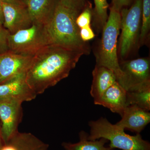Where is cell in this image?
Instances as JSON below:
<instances>
[{"instance_id": "1", "label": "cell", "mask_w": 150, "mask_h": 150, "mask_svg": "<svg viewBox=\"0 0 150 150\" xmlns=\"http://www.w3.org/2000/svg\"><path fill=\"white\" fill-rule=\"evenodd\" d=\"M83 55L79 51L47 45L33 57L25 81L36 95L41 94L67 78Z\"/></svg>"}, {"instance_id": "2", "label": "cell", "mask_w": 150, "mask_h": 150, "mask_svg": "<svg viewBox=\"0 0 150 150\" xmlns=\"http://www.w3.org/2000/svg\"><path fill=\"white\" fill-rule=\"evenodd\" d=\"M79 14L58 0L50 18L44 25L49 45L79 51L83 55L90 53L89 44L81 39L80 29L76 23Z\"/></svg>"}, {"instance_id": "3", "label": "cell", "mask_w": 150, "mask_h": 150, "mask_svg": "<svg viewBox=\"0 0 150 150\" xmlns=\"http://www.w3.org/2000/svg\"><path fill=\"white\" fill-rule=\"evenodd\" d=\"M120 11L110 7V13L102 30V36L94 50L96 65L107 67L115 73L117 81L123 77L118 55V39L121 30Z\"/></svg>"}, {"instance_id": "4", "label": "cell", "mask_w": 150, "mask_h": 150, "mask_svg": "<svg viewBox=\"0 0 150 150\" xmlns=\"http://www.w3.org/2000/svg\"><path fill=\"white\" fill-rule=\"evenodd\" d=\"M142 0H134L129 8L120 11L121 32L118 46L119 61L128 60L140 48Z\"/></svg>"}, {"instance_id": "5", "label": "cell", "mask_w": 150, "mask_h": 150, "mask_svg": "<svg viewBox=\"0 0 150 150\" xmlns=\"http://www.w3.org/2000/svg\"><path fill=\"white\" fill-rule=\"evenodd\" d=\"M90 135L88 139L94 141L104 139L110 142V148L123 150H150L149 142L143 140L139 134L130 136L124 130L110 123L106 118H101L89 123Z\"/></svg>"}, {"instance_id": "6", "label": "cell", "mask_w": 150, "mask_h": 150, "mask_svg": "<svg viewBox=\"0 0 150 150\" xmlns=\"http://www.w3.org/2000/svg\"><path fill=\"white\" fill-rule=\"evenodd\" d=\"M49 45L44 25L32 23L28 28L19 30L8 36L9 51L18 54L34 56Z\"/></svg>"}, {"instance_id": "7", "label": "cell", "mask_w": 150, "mask_h": 150, "mask_svg": "<svg viewBox=\"0 0 150 150\" xmlns=\"http://www.w3.org/2000/svg\"><path fill=\"white\" fill-rule=\"evenodd\" d=\"M123 77L118 82L127 91L150 83V59L143 57L119 61Z\"/></svg>"}, {"instance_id": "8", "label": "cell", "mask_w": 150, "mask_h": 150, "mask_svg": "<svg viewBox=\"0 0 150 150\" xmlns=\"http://www.w3.org/2000/svg\"><path fill=\"white\" fill-rule=\"evenodd\" d=\"M22 103L17 100L0 99V122L5 144L18 131L22 118Z\"/></svg>"}, {"instance_id": "9", "label": "cell", "mask_w": 150, "mask_h": 150, "mask_svg": "<svg viewBox=\"0 0 150 150\" xmlns=\"http://www.w3.org/2000/svg\"><path fill=\"white\" fill-rule=\"evenodd\" d=\"M33 56L10 51L0 54V84L25 75Z\"/></svg>"}, {"instance_id": "10", "label": "cell", "mask_w": 150, "mask_h": 150, "mask_svg": "<svg viewBox=\"0 0 150 150\" xmlns=\"http://www.w3.org/2000/svg\"><path fill=\"white\" fill-rule=\"evenodd\" d=\"M4 27L10 34L28 28L33 23L26 6L2 2Z\"/></svg>"}, {"instance_id": "11", "label": "cell", "mask_w": 150, "mask_h": 150, "mask_svg": "<svg viewBox=\"0 0 150 150\" xmlns=\"http://www.w3.org/2000/svg\"><path fill=\"white\" fill-rule=\"evenodd\" d=\"M25 75L0 84V99H13L23 103L35 99L37 95L26 83Z\"/></svg>"}, {"instance_id": "12", "label": "cell", "mask_w": 150, "mask_h": 150, "mask_svg": "<svg viewBox=\"0 0 150 150\" xmlns=\"http://www.w3.org/2000/svg\"><path fill=\"white\" fill-rule=\"evenodd\" d=\"M94 103L107 108L112 112L122 116L126 104V91L116 81L103 93L99 98L94 100Z\"/></svg>"}, {"instance_id": "13", "label": "cell", "mask_w": 150, "mask_h": 150, "mask_svg": "<svg viewBox=\"0 0 150 150\" xmlns=\"http://www.w3.org/2000/svg\"><path fill=\"white\" fill-rule=\"evenodd\" d=\"M122 119L115 125L121 129L139 133L150 121V113L136 105L127 106Z\"/></svg>"}, {"instance_id": "14", "label": "cell", "mask_w": 150, "mask_h": 150, "mask_svg": "<svg viewBox=\"0 0 150 150\" xmlns=\"http://www.w3.org/2000/svg\"><path fill=\"white\" fill-rule=\"evenodd\" d=\"M92 75L93 79L90 93L94 100L99 98L108 88L117 81L114 72L103 66L96 65Z\"/></svg>"}, {"instance_id": "15", "label": "cell", "mask_w": 150, "mask_h": 150, "mask_svg": "<svg viewBox=\"0 0 150 150\" xmlns=\"http://www.w3.org/2000/svg\"><path fill=\"white\" fill-rule=\"evenodd\" d=\"M25 3L33 23L44 25L50 18L56 3L54 0H25Z\"/></svg>"}, {"instance_id": "16", "label": "cell", "mask_w": 150, "mask_h": 150, "mask_svg": "<svg viewBox=\"0 0 150 150\" xmlns=\"http://www.w3.org/2000/svg\"><path fill=\"white\" fill-rule=\"evenodd\" d=\"M17 150H48V144L44 143L33 134L18 131L8 143Z\"/></svg>"}, {"instance_id": "17", "label": "cell", "mask_w": 150, "mask_h": 150, "mask_svg": "<svg viewBox=\"0 0 150 150\" xmlns=\"http://www.w3.org/2000/svg\"><path fill=\"white\" fill-rule=\"evenodd\" d=\"M127 106L136 105L144 110H150V83L126 91Z\"/></svg>"}, {"instance_id": "18", "label": "cell", "mask_w": 150, "mask_h": 150, "mask_svg": "<svg viewBox=\"0 0 150 150\" xmlns=\"http://www.w3.org/2000/svg\"><path fill=\"white\" fill-rule=\"evenodd\" d=\"M94 8H93L92 26L97 34L102 32L108 18V9L109 5L107 0H93Z\"/></svg>"}, {"instance_id": "19", "label": "cell", "mask_w": 150, "mask_h": 150, "mask_svg": "<svg viewBox=\"0 0 150 150\" xmlns=\"http://www.w3.org/2000/svg\"><path fill=\"white\" fill-rule=\"evenodd\" d=\"M80 142L75 144L64 142L62 146L66 150H110V148L104 146L107 140L105 139L102 138L99 141L89 140L83 131L80 134Z\"/></svg>"}, {"instance_id": "20", "label": "cell", "mask_w": 150, "mask_h": 150, "mask_svg": "<svg viewBox=\"0 0 150 150\" xmlns=\"http://www.w3.org/2000/svg\"><path fill=\"white\" fill-rule=\"evenodd\" d=\"M150 0H142V24L140 33V47L147 45L150 38Z\"/></svg>"}, {"instance_id": "21", "label": "cell", "mask_w": 150, "mask_h": 150, "mask_svg": "<svg viewBox=\"0 0 150 150\" xmlns=\"http://www.w3.org/2000/svg\"><path fill=\"white\" fill-rule=\"evenodd\" d=\"M93 17V8L91 4L88 1L86 6L79 14L76 19V23L80 29L91 25Z\"/></svg>"}, {"instance_id": "22", "label": "cell", "mask_w": 150, "mask_h": 150, "mask_svg": "<svg viewBox=\"0 0 150 150\" xmlns=\"http://www.w3.org/2000/svg\"><path fill=\"white\" fill-rule=\"evenodd\" d=\"M62 4L80 13L86 6V0H59Z\"/></svg>"}, {"instance_id": "23", "label": "cell", "mask_w": 150, "mask_h": 150, "mask_svg": "<svg viewBox=\"0 0 150 150\" xmlns=\"http://www.w3.org/2000/svg\"><path fill=\"white\" fill-rule=\"evenodd\" d=\"M9 33L0 25V54L9 51L8 36Z\"/></svg>"}, {"instance_id": "24", "label": "cell", "mask_w": 150, "mask_h": 150, "mask_svg": "<svg viewBox=\"0 0 150 150\" xmlns=\"http://www.w3.org/2000/svg\"><path fill=\"white\" fill-rule=\"evenodd\" d=\"M80 36L84 42H88L94 38L95 34L91 25H89L80 29Z\"/></svg>"}, {"instance_id": "25", "label": "cell", "mask_w": 150, "mask_h": 150, "mask_svg": "<svg viewBox=\"0 0 150 150\" xmlns=\"http://www.w3.org/2000/svg\"><path fill=\"white\" fill-rule=\"evenodd\" d=\"M134 0H111L110 6L121 11V9L130 5Z\"/></svg>"}, {"instance_id": "26", "label": "cell", "mask_w": 150, "mask_h": 150, "mask_svg": "<svg viewBox=\"0 0 150 150\" xmlns=\"http://www.w3.org/2000/svg\"><path fill=\"white\" fill-rule=\"evenodd\" d=\"M0 1L3 3L26 6L25 3V0H0Z\"/></svg>"}, {"instance_id": "27", "label": "cell", "mask_w": 150, "mask_h": 150, "mask_svg": "<svg viewBox=\"0 0 150 150\" xmlns=\"http://www.w3.org/2000/svg\"><path fill=\"white\" fill-rule=\"evenodd\" d=\"M0 150H17L15 147L10 143L5 144L2 147Z\"/></svg>"}, {"instance_id": "28", "label": "cell", "mask_w": 150, "mask_h": 150, "mask_svg": "<svg viewBox=\"0 0 150 150\" xmlns=\"http://www.w3.org/2000/svg\"><path fill=\"white\" fill-rule=\"evenodd\" d=\"M4 23V16L3 13L2 2L0 1V25L3 26Z\"/></svg>"}, {"instance_id": "29", "label": "cell", "mask_w": 150, "mask_h": 150, "mask_svg": "<svg viewBox=\"0 0 150 150\" xmlns=\"http://www.w3.org/2000/svg\"><path fill=\"white\" fill-rule=\"evenodd\" d=\"M5 144L4 140H3L2 135L1 133V123L0 122V149Z\"/></svg>"}]
</instances>
